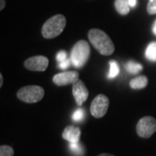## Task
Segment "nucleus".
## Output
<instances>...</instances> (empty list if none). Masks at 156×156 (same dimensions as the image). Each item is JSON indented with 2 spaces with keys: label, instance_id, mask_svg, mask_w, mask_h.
I'll use <instances>...</instances> for the list:
<instances>
[{
  "label": "nucleus",
  "instance_id": "1",
  "mask_svg": "<svg viewBox=\"0 0 156 156\" xmlns=\"http://www.w3.org/2000/svg\"><path fill=\"white\" fill-rule=\"evenodd\" d=\"M89 41L101 55L110 56L115 52V45L110 37L103 30L91 29L88 33Z\"/></svg>",
  "mask_w": 156,
  "mask_h": 156
},
{
  "label": "nucleus",
  "instance_id": "2",
  "mask_svg": "<svg viewBox=\"0 0 156 156\" xmlns=\"http://www.w3.org/2000/svg\"><path fill=\"white\" fill-rule=\"evenodd\" d=\"M66 27V17L62 14H57L49 18L44 23L42 35L44 38L52 39L58 37Z\"/></svg>",
  "mask_w": 156,
  "mask_h": 156
},
{
  "label": "nucleus",
  "instance_id": "3",
  "mask_svg": "<svg viewBox=\"0 0 156 156\" xmlns=\"http://www.w3.org/2000/svg\"><path fill=\"white\" fill-rule=\"evenodd\" d=\"M90 56L89 44L84 40H80L73 46L70 60L73 66L76 68H83L88 62Z\"/></svg>",
  "mask_w": 156,
  "mask_h": 156
},
{
  "label": "nucleus",
  "instance_id": "4",
  "mask_svg": "<svg viewBox=\"0 0 156 156\" xmlns=\"http://www.w3.org/2000/svg\"><path fill=\"white\" fill-rule=\"evenodd\" d=\"M17 98L26 103H36L44 96V89L40 86L30 85L23 87L17 91Z\"/></svg>",
  "mask_w": 156,
  "mask_h": 156
},
{
  "label": "nucleus",
  "instance_id": "5",
  "mask_svg": "<svg viewBox=\"0 0 156 156\" xmlns=\"http://www.w3.org/2000/svg\"><path fill=\"white\" fill-rule=\"evenodd\" d=\"M137 134L141 138H150L156 132V119L152 116L142 117L136 125Z\"/></svg>",
  "mask_w": 156,
  "mask_h": 156
},
{
  "label": "nucleus",
  "instance_id": "6",
  "mask_svg": "<svg viewBox=\"0 0 156 156\" xmlns=\"http://www.w3.org/2000/svg\"><path fill=\"white\" fill-rule=\"evenodd\" d=\"M109 106V100L106 95L99 94L92 101L90 105V113L95 118H101L106 115Z\"/></svg>",
  "mask_w": 156,
  "mask_h": 156
},
{
  "label": "nucleus",
  "instance_id": "7",
  "mask_svg": "<svg viewBox=\"0 0 156 156\" xmlns=\"http://www.w3.org/2000/svg\"><path fill=\"white\" fill-rule=\"evenodd\" d=\"M23 65L31 71H45L49 65V59L44 56H31L24 62Z\"/></svg>",
  "mask_w": 156,
  "mask_h": 156
},
{
  "label": "nucleus",
  "instance_id": "8",
  "mask_svg": "<svg viewBox=\"0 0 156 156\" xmlns=\"http://www.w3.org/2000/svg\"><path fill=\"white\" fill-rule=\"evenodd\" d=\"M79 80V74L76 71H66L55 75L52 81L57 86H65L75 83Z\"/></svg>",
  "mask_w": 156,
  "mask_h": 156
},
{
  "label": "nucleus",
  "instance_id": "9",
  "mask_svg": "<svg viewBox=\"0 0 156 156\" xmlns=\"http://www.w3.org/2000/svg\"><path fill=\"white\" fill-rule=\"evenodd\" d=\"M72 93L77 105L82 106L85 101L89 97V90L83 81L78 80L72 84Z\"/></svg>",
  "mask_w": 156,
  "mask_h": 156
},
{
  "label": "nucleus",
  "instance_id": "10",
  "mask_svg": "<svg viewBox=\"0 0 156 156\" xmlns=\"http://www.w3.org/2000/svg\"><path fill=\"white\" fill-rule=\"evenodd\" d=\"M62 136L69 143H78L81 137V129L77 127L69 125L64 128Z\"/></svg>",
  "mask_w": 156,
  "mask_h": 156
},
{
  "label": "nucleus",
  "instance_id": "11",
  "mask_svg": "<svg viewBox=\"0 0 156 156\" xmlns=\"http://www.w3.org/2000/svg\"><path fill=\"white\" fill-rule=\"evenodd\" d=\"M147 83H148L147 77L146 76H140L137 77L133 78L129 83V86L133 89H145Z\"/></svg>",
  "mask_w": 156,
  "mask_h": 156
},
{
  "label": "nucleus",
  "instance_id": "12",
  "mask_svg": "<svg viewBox=\"0 0 156 156\" xmlns=\"http://www.w3.org/2000/svg\"><path fill=\"white\" fill-rule=\"evenodd\" d=\"M115 7L117 12L122 16L128 15L130 11V6L128 5V0H115Z\"/></svg>",
  "mask_w": 156,
  "mask_h": 156
},
{
  "label": "nucleus",
  "instance_id": "13",
  "mask_svg": "<svg viewBox=\"0 0 156 156\" xmlns=\"http://www.w3.org/2000/svg\"><path fill=\"white\" fill-rule=\"evenodd\" d=\"M126 70L130 74H138L140 71H141L143 69V67L141 64H140L138 62L134 61H128L126 63V66H125Z\"/></svg>",
  "mask_w": 156,
  "mask_h": 156
},
{
  "label": "nucleus",
  "instance_id": "14",
  "mask_svg": "<svg viewBox=\"0 0 156 156\" xmlns=\"http://www.w3.org/2000/svg\"><path fill=\"white\" fill-rule=\"evenodd\" d=\"M145 56L149 61H156V42H152L148 44L146 50Z\"/></svg>",
  "mask_w": 156,
  "mask_h": 156
},
{
  "label": "nucleus",
  "instance_id": "15",
  "mask_svg": "<svg viewBox=\"0 0 156 156\" xmlns=\"http://www.w3.org/2000/svg\"><path fill=\"white\" fill-rule=\"evenodd\" d=\"M120 73V68L117 63V62L115 60L109 61V72L108 74V79H113L116 77Z\"/></svg>",
  "mask_w": 156,
  "mask_h": 156
},
{
  "label": "nucleus",
  "instance_id": "16",
  "mask_svg": "<svg viewBox=\"0 0 156 156\" xmlns=\"http://www.w3.org/2000/svg\"><path fill=\"white\" fill-rule=\"evenodd\" d=\"M69 150L71 151L75 155L82 156L83 154V147L79 142L78 143H69Z\"/></svg>",
  "mask_w": 156,
  "mask_h": 156
},
{
  "label": "nucleus",
  "instance_id": "17",
  "mask_svg": "<svg viewBox=\"0 0 156 156\" xmlns=\"http://www.w3.org/2000/svg\"><path fill=\"white\" fill-rule=\"evenodd\" d=\"M14 149L11 146L2 145L0 147V156H13Z\"/></svg>",
  "mask_w": 156,
  "mask_h": 156
},
{
  "label": "nucleus",
  "instance_id": "18",
  "mask_svg": "<svg viewBox=\"0 0 156 156\" xmlns=\"http://www.w3.org/2000/svg\"><path fill=\"white\" fill-rule=\"evenodd\" d=\"M84 118V111L83 108H78L76 111L73 113L72 119L76 122H79L81 121H83Z\"/></svg>",
  "mask_w": 156,
  "mask_h": 156
},
{
  "label": "nucleus",
  "instance_id": "19",
  "mask_svg": "<svg viewBox=\"0 0 156 156\" xmlns=\"http://www.w3.org/2000/svg\"><path fill=\"white\" fill-rule=\"evenodd\" d=\"M147 13L150 15H155L156 14V0H149L147 5Z\"/></svg>",
  "mask_w": 156,
  "mask_h": 156
},
{
  "label": "nucleus",
  "instance_id": "20",
  "mask_svg": "<svg viewBox=\"0 0 156 156\" xmlns=\"http://www.w3.org/2000/svg\"><path fill=\"white\" fill-rule=\"evenodd\" d=\"M66 59H67V53L64 50H61V51H59L57 53V55H56V60H57L58 62L64 61Z\"/></svg>",
  "mask_w": 156,
  "mask_h": 156
},
{
  "label": "nucleus",
  "instance_id": "21",
  "mask_svg": "<svg viewBox=\"0 0 156 156\" xmlns=\"http://www.w3.org/2000/svg\"><path fill=\"white\" fill-rule=\"evenodd\" d=\"M70 62H71V60H69V59H68L67 58V59L64 60V61L58 62V68H59V69H68V68L69 67Z\"/></svg>",
  "mask_w": 156,
  "mask_h": 156
},
{
  "label": "nucleus",
  "instance_id": "22",
  "mask_svg": "<svg viewBox=\"0 0 156 156\" xmlns=\"http://www.w3.org/2000/svg\"><path fill=\"white\" fill-rule=\"evenodd\" d=\"M128 2L130 7H134L137 4V0H128Z\"/></svg>",
  "mask_w": 156,
  "mask_h": 156
},
{
  "label": "nucleus",
  "instance_id": "23",
  "mask_svg": "<svg viewBox=\"0 0 156 156\" xmlns=\"http://www.w3.org/2000/svg\"><path fill=\"white\" fill-rule=\"evenodd\" d=\"M5 6V0H0V11L4 10Z\"/></svg>",
  "mask_w": 156,
  "mask_h": 156
},
{
  "label": "nucleus",
  "instance_id": "24",
  "mask_svg": "<svg viewBox=\"0 0 156 156\" xmlns=\"http://www.w3.org/2000/svg\"><path fill=\"white\" fill-rule=\"evenodd\" d=\"M3 82H4V77H3V75L0 74V87L3 86Z\"/></svg>",
  "mask_w": 156,
  "mask_h": 156
},
{
  "label": "nucleus",
  "instance_id": "25",
  "mask_svg": "<svg viewBox=\"0 0 156 156\" xmlns=\"http://www.w3.org/2000/svg\"><path fill=\"white\" fill-rule=\"evenodd\" d=\"M153 32L156 35V21L154 23V25H153Z\"/></svg>",
  "mask_w": 156,
  "mask_h": 156
},
{
  "label": "nucleus",
  "instance_id": "26",
  "mask_svg": "<svg viewBox=\"0 0 156 156\" xmlns=\"http://www.w3.org/2000/svg\"><path fill=\"white\" fill-rule=\"evenodd\" d=\"M98 156H115V155L110 154H99Z\"/></svg>",
  "mask_w": 156,
  "mask_h": 156
}]
</instances>
